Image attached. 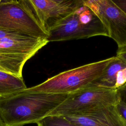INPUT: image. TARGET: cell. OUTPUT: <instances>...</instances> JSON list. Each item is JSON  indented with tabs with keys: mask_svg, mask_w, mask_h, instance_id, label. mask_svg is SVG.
Instances as JSON below:
<instances>
[{
	"mask_svg": "<svg viewBox=\"0 0 126 126\" xmlns=\"http://www.w3.org/2000/svg\"><path fill=\"white\" fill-rule=\"evenodd\" d=\"M68 95L20 92L0 97V118L7 126L37 124L49 116Z\"/></svg>",
	"mask_w": 126,
	"mask_h": 126,
	"instance_id": "obj_1",
	"label": "cell"
},
{
	"mask_svg": "<svg viewBox=\"0 0 126 126\" xmlns=\"http://www.w3.org/2000/svg\"><path fill=\"white\" fill-rule=\"evenodd\" d=\"M115 56L61 72L21 92L69 94L89 87L103 73Z\"/></svg>",
	"mask_w": 126,
	"mask_h": 126,
	"instance_id": "obj_2",
	"label": "cell"
},
{
	"mask_svg": "<svg viewBox=\"0 0 126 126\" xmlns=\"http://www.w3.org/2000/svg\"><path fill=\"white\" fill-rule=\"evenodd\" d=\"M48 42L85 39L108 32L95 12L85 3L47 29Z\"/></svg>",
	"mask_w": 126,
	"mask_h": 126,
	"instance_id": "obj_3",
	"label": "cell"
},
{
	"mask_svg": "<svg viewBox=\"0 0 126 126\" xmlns=\"http://www.w3.org/2000/svg\"><path fill=\"white\" fill-rule=\"evenodd\" d=\"M48 42L47 38L26 34L3 39L0 40V66L21 77L26 62Z\"/></svg>",
	"mask_w": 126,
	"mask_h": 126,
	"instance_id": "obj_4",
	"label": "cell"
},
{
	"mask_svg": "<svg viewBox=\"0 0 126 126\" xmlns=\"http://www.w3.org/2000/svg\"><path fill=\"white\" fill-rule=\"evenodd\" d=\"M119 100L117 90L90 86L68 94L49 116H65L92 109L115 105Z\"/></svg>",
	"mask_w": 126,
	"mask_h": 126,
	"instance_id": "obj_5",
	"label": "cell"
},
{
	"mask_svg": "<svg viewBox=\"0 0 126 126\" xmlns=\"http://www.w3.org/2000/svg\"><path fill=\"white\" fill-rule=\"evenodd\" d=\"M0 28L37 37L47 38L48 35L28 0H2L0 2Z\"/></svg>",
	"mask_w": 126,
	"mask_h": 126,
	"instance_id": "obj_6",
	"label": "cell"
},
{
	"mask_svg": "<svg viewBox=\"0 0 126 126\" xmlns=\"http://www.w3.org/2000/svg\"><path fill=\"white\" fill-rule=\"evenodd\" d=\"M98 16L117 43V52L126 51V14L112 0H84Z\"/></svg>",
	"mask_w": 126,
	"mask_h": 126,
	"instance_id": "obj_7",
	"label": "cell"
},
{
	"mask_svg": "<svg viewBox=\"0 0 126 126\" xmlns=\"http://www.w3.org/2000/svg\"><path fill=\"white\" fill-rule=\"evenodd\" d=\"M30 5L42 26L47 31L56 22L68 16L84 0H28Z\"/></svg>",
	"mask_w": 126,
	"mask_h": 126,
	"instance_id": "obj_8",
	"label": "cell"
},
{
	"mask_svg": "<svg viewBox=\"0 0 126 126\" xmlns=\"http://www.w3.org/2000/svg\"><path fill=\"white\" fill-rule=\"evenodd\" d=\"M63 117L80 126H126L115 105L92 109Z\"/></svg>",
	"mask_w": 126,
	"mask_h": 126,
	"instance_id": "obj_9",
	"label": "cell"
},
{
	"mask_svg": "<svg viewBox=\"0 0 126 126\" xmlns=\"http://www.w3.org/2000/svg\"><path fill=\"white\" fill-rule=\"evenodd\" d=\"M126 67V63L115 56V59L106 67L102 75L91 86L117 90V83L119 74Z\"/></svg>",
	"mask_w": 126,
	"mask_h": 126,
	"instance_id": "obj_10",
	"label": "cell"
},
{
	"mask_svg": "<svg viewBox=\"0 0 126 126\" xmlns=\"http://www.w3.org/2000/svg\"><path fill=\"white\" fill-rule=\"evenodd\" d=\"M27 88L22 77L0 70V97L16 94Z\"/></svg>",
	"mask_w": 126,
	"mask_h": 126,
	"instance_id": "obj_11",
	"label": "cell"
},
{
	"mask_svg": "<svg viewBox=\"0 0 126 126\" xmlns=\"http://www.w3.org/2000/svg\"><path fill=\"white\" fill-rule=\"evenodd\" d=\"M37 126H80L67 120L63 116H51L37 123Z\"/></svg>",
	"mask_w": 126,
	"mask_h": 126,
	"instance_id": "obj_12",
	"label": "cell"
},
{
	"mask_svg": "<svg viewBox=\"0 0 126 126\" xmlns=\"http://www.w3.org/2000/svg\"><path fill=\"white\" fill-rule=\"evenodd\" d=\"M22 34L25 33L5 28H0V40L7 37L17 36Z\"/></svg>",
	"mask_w": 126,
	"mask_h": 126,
	"instance_id": "obj_13",
	"label": "cell"
},
{
	"mask_svg": "<svg viewBox=\"0 0 126 126\" xmlns=\"http://www.w3.org/2000/svg\"><path fill=\"white\" fill-rule=\"evenodd\" d=\"M115 107L123 119L126 126V104L120 99L119 101L115 105Z\"/></svg>",
	"mask_w": 126,
	"mask_h": 126,
	"instance_id": "obj_14",
	"label": "cell"
},
{
	"mask_svg": "<svg viewBox=\"0 0 126 126\" xmlns=\"http://www.w3.org/2000/svg\"><path fill=\"white\" fill-rule=\"evenodd\" d=\"M119 98L126 104V83L117 89Z\"/></svg>",
	"mask_w": 126,
	"mask_h": 126,
	"instance_id": "obj_15",
	"label": "cell"
},
{
	"mask_svg": "<svg viewBox=\"0 0 126 126\" xmlns=\"http://www.w3.org/2000/svg\"><path fill=\"white\" fill-rule=\"evenodd\" d=\"M121 10L126 14V0H112Z\"/></svg>",
	"mask_w": 126,
	"mask_h": 126,
	"instance_id": "obj_16",
	"label": "cell"
},
{
	"mask_svg": "<svg viewBox=\"0 0 126 126\" xmlns=\"http://www.w3.org/2000/svg\"><path fill=\"white\" fill-rule=\"evenodd\" d=\"M115 56L126 63V51L117 52L116 56Z\"/></svg>",
	"mask_w": 126,
	"mask_h": 126,
	"instance_id": "obj_17",
	"label": "cell"
},
{
	"mask_svg": "<svg viewBox=\"0 0 126 126\" xmlns=\"http://www.w3.org/2000/svg\"><path fill=\"white\" fill-rule=\"evenodd\" d=\"M0 126H7L0 118Z\"/></svg>",
	"mask_w": 126,
	"mask_h": 126,
	"instance_id": "obj_18",
	"label": "cell"
},
{
	"mask_svg": "<svg viewBox=\"0 0 126 126\" xmlns=\"http://www.w3.org/2000/svg\"><path fill=\"white\" fill-rule=\"evenodd\" d=\"M0 70H1V71H4V70H3V69H2V68L1 67H0Z\"/></svg>",
	"mask_w": 126,
	"mask_h": 126,
	"instance_id": "obj_19",
	"label": "cell"
},
{
	"mask_svg": "<svg viewBox=\"0 0 126 126\" xmlns=\"http://www.w3.org/2000/svg\"><path fill=\"white\" fill-rule=\"evenodd\" d=\"M1 1H2V0H0V2H1Z\"/></svg>",
	"mask_w": 126,
	"mask_h": 126,
	"instance_id": "obj_20",
	"label": "cell"
}]
</instances>
